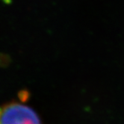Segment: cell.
<instances>
[{
	"mask_svg": "<svg viewBox=\"0 0 124 124\" xmlns=\"http://www.w3.org/2000/svg\"><path fill=\"white\" fill-rule=\"evenodd\" d=\"M0 124H43L35 111L23 103L11 101L0 105Z\"/></svg>",
	"mask_w": 124,
	"mask_h": 124,
	"instance_id": "cell-1",
	"label": "cell"
}]
</instances>
